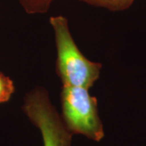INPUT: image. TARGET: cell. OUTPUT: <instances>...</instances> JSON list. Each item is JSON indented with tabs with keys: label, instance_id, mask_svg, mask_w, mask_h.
I'll return each mask as SVG.
<instances>
[{
	"label": "cell",
	"instance_id": "obj_5",
	"mask_svg": "<svg viewBox=\"0 0 146 146\" xmlns=\"http://www.w3.org/2000/svg\"><path fill=\"white\" fill-rule=\"evenodd\" d=\"M27 14H45L54 0H16Z\"/></svg>",
	"mask_w": 146,
	"mask_h": 146
},
{
	"label": "cell",
	"instance_id": "obj_1",
	"mask_svg": "<svg viewBox=\"0 0 146 146\" xmlns=\"http://www.w3.org/2000/svg\"><path fill=\"white\" fill-rule=\"evenodd\" d=\"M50 24L57 51L55 70L63 86L89 89L99 79L102 64L89 60L81 53L73 39L66 17L51 16Z\"/></svg>",
	"mask_w": 146,
	"mask_h": 146
},
{
	"label": "cell",
	"instance_id": "obj_4",
	"mask_svg": "<svg viewBox=\"0 0 146 146\" xmlns=\"http://www.w3.org/2000/svg\"><path fill=\"white\" fill-rule=\"evenodd\" d=\"M86 4L102 7L111 11H120L128 9L135 0H79Z\"/></svg>",
	"mask_w": 146,
	"mask_h": 146
},
{
	"label": "cell",
	"instance_id": "obj_2",
	"mask_svg": "<svg viewBox=\"0 0 146 146\" xmlns=\"http://www.w3.org/2000/svg\"><path fill=\"white\" fill-rule=\"evenodd\" d=\"M89 90L83 87L63 86L60 115L72 135H81L100 142L105 136L104 127L98 112V100L90 95Z\"/></svg>",
	"mask_w": 146,
	"mask_h": 146
},
{
	"label": "cell",
	"instance_id": "obj_6",
	"mask_svg": "<svg viewBox=\"0 0 146 146\" xmlns=\"http://www.w3.org/2000/svg\"><path fill=\"white\" fill-rule=\"evenodd\" d=\"M15 92L13 80L5 74L0 72V104L7 102Z\"/></svg>",
	"mask_w": 146,
	"mask_h": 146
},
{
	"label": "cell",
	"instance_id": "obj_3",
	"mask_svg": "<svg viewBox=\"0 0 146 146\" xmlns=\"http://www.w3.org/2000/svg\"><path fill=\"white\" fill-rule=\"evenodd\" d=\"M25 115L41 133L43 146H72V134L53 106L47 91L35 88L24 99Z\"/></svg>",
	"mask_w": 146,
	"mask_h": 146
}]
</instances>
